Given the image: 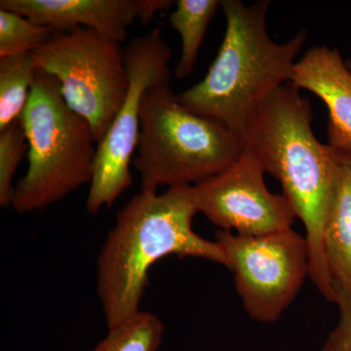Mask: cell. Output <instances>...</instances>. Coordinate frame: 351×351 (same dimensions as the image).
<instances>
[{"mask_svg":"<svg viewBox=\"0 0 351 351\" xmlns=\"http://www.w3.org/2000/svg\"><path fill=\"white\" fill-rule=\"evenodd\" d=\"M346 66H348V68L350 69V71H351V61L346 62Z\"/></svg>","mask_w":351,"mask_h":351,"instance_id":"obj_19","label":"cell"},{"mask_svg":"<svg viewBox=\"0 0 351 351\" xmlns=\"http://www.w3.org/2000/svg\"><path fill=\"white\" fill-rule=\"evenodd\" d=\"M21 119L29 167L14 188L15 211H41L91 184L98 145L91 126L69 107L56 78L40 69Z\"/></svg>","mask_w":351,"mask_h":351,"instance_id":"obj_5","label":"cell"},{"mask_svg":"<svg viewBox=\"0 0 351 351\" xmlns=\"http://www.w3.org/2000/svg\"><path fill=\"white\" fill-rule=\"evenodd\" d=\"M311 101L288 82L252 114L243 149L258 157L265 173L278 180L283 195L306 228L309 278L328 302H338L324 250L325 226L336 186L339 156L313 130Z\"/></svg>","mask_w":351,"mask_h":351,"instance_id":"obj_1","label":"cell"},{"mask_svg":"<svg viewBox=\"0 0 351 351\" xmlns=\"http://www.w3.org/2000/svg\"><path fill=\"white\" fill-rule=\"evenodd\" d=\"M332 147L338 152L339 170L325 226L324 250L338 297L341 291L351 290V145Z\"/></svg>","mask_w":351,"mask_h":351,"instance_id":"obj_12","label":"cell"},{"mask_svg":"<svg viewBox=\"0 0 351 351\" xmlns=\"http://www.w3.org/2000/svg\"><path fill=\"white\" fill-rule=\"evenodd\" d=\"M163 335L160 318L141 311L117 326L110 328L107 337L91 351H157Z\"/></svg>","mask_w":351,"mask_h":351,"instance_id":"obj_15","label":"cell"},{"mask_svg":"<svg viewBox=\"0 0 351 351\" xmlns=\"http://www.w3.org/2000/svg\"><path fill=\"white\" fill-rule=\"evenodd\" d=\"M53 32L18 14L0 10V58L32 54Z\"/></svg>","mask_w":351,"mask_h":351,"instance_id":"obj_16","label":"cell"},{"mask_svg":"<svg viewBox=\"0 0 351 351\" xmlns=\"http://www.w3.org/2000/svg\"><path fill=\"white\" fill-rule=\"evenodd\" d=\"M197 213L191 186L161 195L141 191L117 213L97 260V294L108 329L140 313L149 269L161 258H197L228 267L218 242L193 230Z\"/></svg>","mask_w":351,"mask_h":351,"instance_id":"obj_2","label":"cell"},{"mask_svg":"<svg viewBox=\"0 0 351 351\" xmlns=\"http://www.w3.org/2000/svg\"><path fill=\"white\" fill-rule=\"evenodd\" d=\"M215 239L225 252L249 317L263 323L278 320L308 276L306 237L288 228L260 237L219 230Z\"/></svg>","mask_w":351,"mask_h":351,"instance_id":"obj_8","label":"cell"},{"mask_svg":"<svg viewBox=\"0 0 351 351\" xmlns=\"http://www.w3.org/2000/svg\"><path fill=\"white\" fill-rule=\"evenodd\" d=\"M270 3L221 1L226 29L218 55L201 82L177 95L184 108L223 124L241 142L261 104L292 80L307 39L306 31L301 29L287 43H274L267 29Z\"/></svg>","mask_w":351,"mask_h":351,"instance_id":"obj_3","label":"cell"},{"mask_svg":"<svg viewBox=\"0 0 351 351\" xmlns=\"http://www.w3.org/2000/svg\"><path fill=\"white\" fill-rule=\"evenodd\" d=\"M339 321L321 351H351V290L338 293Z\"/></svg>","mask_w":351,"mask_h":351,"instance_id":"obj_18","label":"cell"},{"mask_svg":"<svg viewBox=\"0 0 351 351\" xmlns=\"http://www.w3.org/2000/svg\"><path fill=\"white\" fill-rule=\"evenodd\" d=\"M172 3L169 0H1L0 10L18 14L52 32L87 27L121 44L136 21L149 24Z\"/></svg>","mask_w":351,"mask_h":351,"instance_id":"obj_10","label":"cell"},{"mask_svg":"<svg viewBox=\"0 0 351 351\" xmlns=\"http://www.w3.org/2000/svg\"><path fill=\"white\" fill-rule=\"evenodd\" d=\"M242 152L241 140L228 127L184 108L170 80L145 94L138 154L133 160L141 191L195 186L230 167Z\"/></svg>","mask_w":351,"mask_h":351,"instance_id":"obj_4","label":"cell"},{"mask_svg":"<svg viewBox=\"0 0 351 351\" xmlns=\"http://www.w3.org/2000/svg\"><path fill=\"white\" fill-rule=\"evenodd\" d=\"M172 50L158 27L134 38L124 49L129 88L107 135L97 145L86 209L110 208L133 184L130 164L141 134V107L149 88L169 80Z\"/></svg>","mask_w":351,"mask_h":351,"instance_id":"obj_7","label":"cell"},{"mask_svg":"<svg viewBox=\"0 0 351 351\" xmlns=\"http://www.w3.org/2000/svg\"><path fill=\"white\" fill-rule=\"evenodd\" d=\"M291 83L324 101L329 145H351V71L338 49L314 46L298 60Z\"/></svg>","mask_w":351,"mask_h":351,"instance_id":"obj_11","label":"cell"},{"mask_svg":"<svg viewBox=\"0 0 351 351\" xmlns=\"http://www.w3.org/2000/svg\"><path fill=\"white\" fill-rule=\"evenodd\" d=\"M255 154L243 149L232 165L193 186L200 213L219 230L260 237L292 228L297 215L284 195L272 193Z\"/></svg>","mask_w":351,"mask_h":351,"instance_id":"obj_9","label":"cell"},{"mask_svg":"<svg viewBox=\"0 0 351 351\" xmlns=\"http://www.w3.org/2000/svg\"><path fill=\"white\" fill-rule=\"evenodd\" d=\"M38 69L32 54L0 58V131L24 112Z\"/></svg>","mask_w":351,"mask_h":351,"instance_id":"obj_14","label":"cell"},{"mask_svg":"<svg viewBox=\"0 0 351 351\" xmlns=\"http://www.w3.org/2000/svg\"><path fill=\"white\" fill-rule=\"evenodd\" d=\"M218 0H178L170 23L182 39V52L175 69L176 77L184 80L193 73L210 23L216 15Z\"/></svg>","mask_w":351,"mask_h":351,"instance_id":"obj_13","label":"cell"},{"mask_svg":"<svg viewBox=\"0 0 351 351\" xmlns=\"http://www.w3.org/2000/svg\"><path fill=\"white\" fill-rule=\"evenodd\" d=\"M29 149L22 119H18L0 131V206L11 207L14 176Z\"/></svg>","mask_w":351,"mask_h":351,"instance_id":"obj_17","label":"cell"},{"mask_svg":"<svg viewBox=\"0 0 351 351\" xmlns=\"http://www.w3.org/2000/svg\"><path fill=\"white\" fill-rule=\"evenodd\" d=\"M38 68L56 78L64 100L87 120L97 144L107 135L129 88L124 50L87 27L54 32L32 53Z\"/></svg>","mask_w":351,"mask_h":351,"instance_id":"obj_6","label":"cell"}]
</instances>
